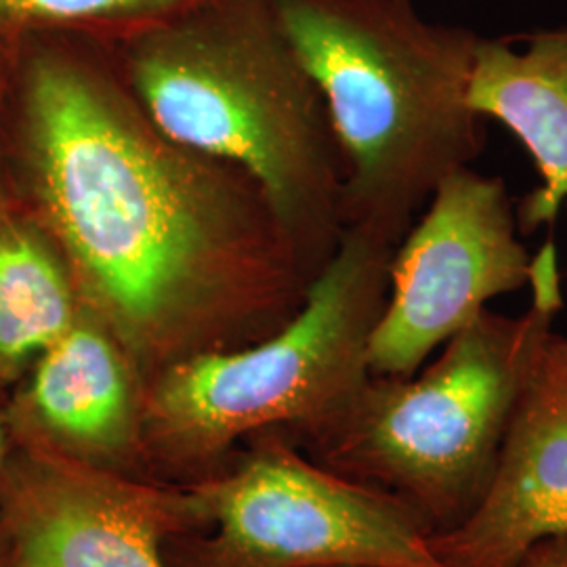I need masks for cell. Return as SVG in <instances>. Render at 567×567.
Returning <instances> with one entry per match:
<instances>
[{
  "instance_id": "1",
  "label": "cell",
  "mask_w": 567,
  "mask_h": 567,
  "mask_svg": "<svg viewBox=\"0 0 567 567\" xmlns=\"http://www.w3.org/2000/svg\"><path fill=\"white\" fill-rule=\"evenodd\" d=\"M11 107L21 208L145 383L255 343L299 311L313 278L261 189L161 131L107 42H18Z\"/></svg>"
},
{
  "instance_id": "2",
  "label": "cell",
  "mask_w": 567,
  "mask_h": 567,
  "mask_svg": "<svg viewBox=\"0 0 567 567\" xmlns=\"http://www.w3.org/2000/svg\"><path fill=\"white\" fill-rule=\"evenodd\" d=\"M107 44L161 131L261 189L316 278L344 234L343 158L271 0H198Z\"/></svg>"
},
{
  "instance_id": "3",
  "label": "cell",
  "mask_w": 567,
  "mask_h": 567,
  "mask_svg": "<svg viewBox=\"0 0 567 567\" xmlns=\"http://www.w3.org/2000/svg\"><path fill=\"white\" fill-rule=\"evenodd\" d=\"M318 86L344 168V229L398 246L435 187L486 147L468 105L480 37L412 0H271Z\"/></svg>"
},
{
  "instance_id": "4",
  "label": "cell",
  "mask_w": 567,
  "mask_h": 567,
  "mask_svg": "<svg viewBox=\"0 0 567 567\" xmlns=\"http://www.w3.org/2000/svg\"><path fill=\"white\" fill-rule=\"evenodd\" d=\"M395 246L344 229L299 311L255 343L168 365L145 383L143 458L152 482L189 486L244 442L282 433L301 446L355 404L372 379Z\"/></svg>"
},
{
  "instance_id": "5",
  "label": "cell",
  "mask_w": 567,
  "mask_h": 567,
  "mask_svg": "<svg viewBox=\"0 0 567 567\" xmlns=\"http://www.w3.org/2000/svg\"><path fill=\"white\" fill-rule=\"evenodd\" d=\"M532 305L484 311L412 377H372L362 395L299 450L402 503L431 536L463 526L494 480L517 404L564 307L557 248L532 261Z\"/></svg>"
},
{
  "instance_id": "6",
  "label": "cell",
  "mask_w": 567,
  "mask_h": 567,
  "mask_svg": "<svg viewBox=\"0 0 567 567\" xmlns=\"http://www.w3.org/2000/svg\"><path fill=\"white\" fill-rule=\"evenodd\" d=\"M185 487L208 526L166 545L168 567H444L402 503L318 465L282 433L250 437Z\"/></svg>"
},
{
  "instance_id": "7",
  "label": "cell",
  "mask_w": 567,
  "mask_h": 567,
  "mask_svg": "<svg viewBox=\"0 0 567 567\" xmlns=\"http://www.w3.org/2000/svg\"><path fill=\"white\" fill-rule=\"evenodd\" d=\"M425 215L395 246L385 309L370 341L372 377H412L477 320L486 305L529 284L507 185L471 166L440 183Z\"/></svg>"
},
{
  "instance_id": "8",
  "label": "cell",
  "mask_w": 567,
  "mask_h": 567,
  "mask_svg": "<svg viewBox=\"0 0 567 567\" xmlns=\"http://www.w3.org/2000/svg\"><path fill=\"white\" fill-rule=\"evenodd\" d=\"M196 494L13 444L0 465V567H168L206 529Z\"/></svg>"
},
{
  "instance_id": "9",
  "label": "cell",
  "mask_w": 567,
  "mask_h": 567,
  "mask_svg": "<svg viewBox=\"0 0 567 567\" xmlns=\"http://www.w3.org/2000/svg\"><path fill=\"white\" fill-rule=\"evenodd\" d=\"M143 393L137 365L82 307L76 322L4 393V421L13 444L150 480L143 458Z\"/></svg>"
},
{
  "instance_id": "10",
  "label": "cell",
  "mask_w": 567,
  "mask_h": 567,
  "mask_svg": "<svg viewBox=\"0 0 567 567\" xmlns=\"http://www.w3.org/2000/svg\"><path fill=\"white\" fill-rule=\"evenodd\" d=\"M566 534L567 337L553 330L482 505L429 547L444 567H517L529 548Z\"/></svg>"
},
{
  "instance_id": "11",
  "label": "cell",
  "mask_w": 567,
  "mask_h": 567,
  "mask_svg": "<svg viewBox=\"0 0 567 567\" xmlns=\"http://www.w3.org/2000/svg\"><path fill=\"white\" fill-rule=\"evenodd\" d=\"M468 105L477 116L503 122L526 145L543 185L517 215L532 231L567 210V28L526 37L480 39L468 79Z\"/></svg>"
},
{
  "instance_id": "12",
  "label": "cell",
  "mask_w": 567,
  "mask_h": 567,
  "mask_svg": "<svg viewBox=\"0 0 567 567\" xmlns=\"http://www.w3.org/2000/svg\"><path fill=\"white\" fill-rule=\"evenodd\" d=\"M81 311L76 284L58 246L20 204L0 219V395Z\"/></svg>"
},
{
  "instance_id": "13",
  "label": "cell",
  "mask_w": 567,
  "mask_h": 567,
  "mask_svg": "<svg viewBox=\"0 0 567 567\" xmlns=\"http://www.w3.org/2000/svg\"><path fill=\"white\" fill-rule=\"evenodd\" d=\"M198 0H0V41L42 34L114 42L179 13Z\"/></svg>"
},
{
  "instance_id": "14",
  "label": "cell",
  "mask_w": 567,
  "mask_h": 567,
  "mask_svg": "<svg viewBox=\"0 0 567 567\" xmlns=\"http://www.w3.org/2000/svg\"><path fill=\"white\" fill-rule=\"evenodd\" d=\"M16 65H18V44L0 41V219H4L9 213H13L20 200L16 196L13 183L9 177L7 168V150L2 143V126H4V116L11 103L13 95V82H16Z\"/></svg>"
},
{
  "instance_id": "15",
  "label": "cell",
  "mask_w": 567,
  "mask_h": 567,
  "mask_svg": "<svg viewBox=\"0 0 567 567\" xmlns=\"http://www.w3.org/2000/svg\"><path fill=\"white\" fill-rule=\"evenodd\" d=\"M517 567H567V534L529 548Z\"/></svg>"
},
{
  "instance_id": "16",
  "label": "cell",
  "mask_w": 567,
  "mask_h": 567,
  "mask_svg": "<svg viewBox=\"0 0 567 567\" xmlns=\"http://www.w3.org/2000/svg\"><path fill=\"white\" fill-rule=\"evenodd\" d=\"M11 446V437H9V429L4 421V395H0V465L7 456V450Z\"/></svg>"
},
{
  "instance_id": "17",
  "label": "cell",
  "mask_w": 567,
  "mask_h": 567,
  "mask_svg": "<svg viewBox=\"0 0 567 567\" xmlns=\"http://www.w3.org/2000/svg\"><path fill=\"white\" fill-rule=\"evenodd\" d=\"M330 567H368V566H330Z\"/></svg>"
}]
</instances>
